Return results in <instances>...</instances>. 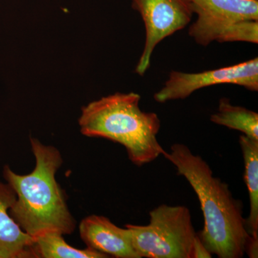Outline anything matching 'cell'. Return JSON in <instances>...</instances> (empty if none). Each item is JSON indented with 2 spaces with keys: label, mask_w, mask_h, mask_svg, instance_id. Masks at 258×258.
I'll return each instance as SVG.
<instances>
[{
  "label": "cell",
  "mask_w": 258,
  "mask_h": 258,
  "mask_svg": "<svg viewBox=\"0 0 258 258\" xmlns=\"http://www.w3.org/2000/svg\"><path fill=\"white\" fill-rule=\"evenodd\" d=\"M164 156L185 177L198 195L204 227L198 232L204 246L219 258H241L245 254L250 235L242 213V204L234 198L228 185L213 175L203 158L187 146L173 144Z\"/></svg>",
  "instance_id": "6da1fadb"
},
{
  "label": "cell",
  "mask_w": 258,
  "mask_h": 258,
  "mask_svg": "<svg viewBox=\"0 0 258 258\" xmlns=\"http://www.w3.org/2000/svg\"><path fill=\"white\" fill-rule=\"evenodd\" d=\"M30 144L35 158L31 173L20 175L8 165L3 169L5 179L17 195L9 210L10 216L33 238L47 232L71 235L76 228V220L55 178L62 164L60 152L53 146L45 145L32 137Z\"/></svg>",
  "instance_id": "7a4b0ae2"
},
{
  "label": "cell",
  "mask_w": 258,
  "mask_h": 258,
  "mask_svg": "<svg viewBox=\"0 0 258 258\" xmlns=\"http://www.w3.org/2000/svg\"><path fill=\"white\" fill-rule=\"evenodd\" d=\"M140 101L138 93H115L88 103L79 120L81 133L120 144L135 165L152 162L165 152L157 139L161 121L142 111Z\"/></svg>",
  "instance_id": "3957f363"
},
{
  "label": "cell",
  "mask_w": 258,
  "mask_h": 258,
  "mask_svg": "<svg viewBox=\"0 0 258 258\" xmlns=\"http://www.w3.org/2000/svg\"><path fill=\"white\" fill-rule=\"evenodd\" d=\"M198 15L189 35L202 46L213 42H258V0H185Z\"/></svg>",
  "instance_id": "277c9868"
},
{
  "label": "cell",
  "mask_w": 258,
  "mask_h": 258,
  "mask_svg": "<svg viewBox=\"0 0 258 258\" xmlns=\"http://www.w3.org/2000/svg\"><path fill=\"white\" fill-rule=\"evenodd\" d=\"M147 225H125L141 258H193L198 238L189 208L161 205L149 212Z\"/></svg>",
  "instance_id": "5b68a950"
},
{
  "label": "cell",
  "mask_w": 258,
  "mask_h": 258,
  "mask_svg": "<svg viewBox=\"0 0 258 258\" xmlns=\"http://www.w3.org/2000/svg\"><path fill=\"white\" fill-rule=\"evenodd\" d=\"M220 84L242 86L251 91H258V58L222 69L200 73L172 71L164 86L154 94L158 103L183 100L202 88Z\"/></svg>",
  "instance_id": "8992f818"
},
{
  "label": "cell",
  "mask_w": 258,
  "mask_h": 258,
  "mask_svg": "<svg viewBox=\"0 0 258 258\" xmlns=\"http://www.w3.org/2000/svg\"><path fill=\"white\" fill-rule=\"evenodd\" d=\"M132 6L140 13L145 25V45L135 70L144 76L158 44L187 26L193 13L185 0H132Z\"/></svg>",
  "instance_id": "52a82bcc"
},
{
  "label": "cell",
  "mask_w": 258,
  "mask_h": 258,
  "mask_svg": "<svg viewBox=\"0 0 258 258\" xmlns=\"http://www.w3.org/2000/svg\"><path fill=\"white\" fill-rule=\"evenodd\" d=\"M79 232L88 248L109 257L141 258L134 249L130 230L118 227L106 217H86L80 223Z\"/></svg>",
  "instance_id": "ba28073f"
},
{
  "label": "cell",
  "mask_w": 258,
  "mask_h": 258,
  "mask_svg": "<svg viewBox=\"0 0 258 258\" xmlns=\"http://www.w3.org/2000/svg\"><path fill=\"white\" fill-rule=\"evenodd\" d=\"M16 199L13 187L8 182L0 181V257H36L35 239L25 233L10 216V209Z\"/></svg>",
  "instance_id": "9c48e42d"
},
{
  "label": "cell",
  "mask_w": 258,
  "mask_h": 258,
  "mask_svg": "<svg viewBox=\"0 0 258 258\" xmlns=\"http://www.w3.org/2000/svg\"><path fill=\"white\" fill-rule=\"evenodd\" d=\"M244 164V179L248 190L249 214L246 218L249 235L258 237V141L241 135L239 139Z\"/></svg>",
  "instance_id": "30bf717a"
},
{
  "label": "cell",
  "mask_w": 258,
  "mask_h": 258,
  "mask_svg": "<svg viewBox=\"0 0 258 258\" xmlns=\"http://www.w3.org/2000/svg\"><path fill=\"white\" fill-rule=\"evenodd\" d=\"M210 120L215 124L239 131L246 137L258 141L257 113L244 107L234 106L228 98L220 100L218 110L210 116Z\"/></svg>",
  "instance_id": "8fae6325"
},
{
  "label": "cell",
  "mask_w": 258,
  "mask_h": 258,
  "mask_svg": "<svg viewBox=\"0 0 258 258\" xmlns=\"http://www.w3.org/2000/svg\"><path fill=\"white\" fill-rule=\"evenodd\" d=\"M35 239L34 251L36 257L43 258H107L109 256L87 247L75 248L64 241L62 234L47 232Z\"/></svg>",
  "instance_id": "7c38bea8"
},
{
  "label": "cell",
  "mask_w": 258,
  "mask_h": 258,
  "mask_svg": "<svg viewBox=\"0 0 258 258\" xmlns=\"http://www.w3.org/2000/svg\"><path fill=\"white\" fill-rule=\"evenodd\" d=\"M212 254L204 246L203 242L200 240V237L195 242L194 247L193 258H211Z\"/></svg>",
  "instance_id": "4fadbf2b"
},
{
  "label": "cell",
  "mask_w": 258,
  "mask_h": 258,
  "mask_svg": "<svg viewBox=\"0 0 258 258\" xmlns=\"http://www.w3.org/2000/svg\"><path fill=\"white\" fill-rule=\"evenodd\" d=\"M245 253L250 258H257L258 257V237H254L250 235L247 247H246Z\"/></svg>",
  "instance_id": "5bb4252c"
},
{
  "label": "cell",
  "mask_w": 258,
  "mask_h": 258,
  "mask_svg": "<svg viewBox=\"0 0 258 258\" xmlns=\"http://www.w3.org/2000/svg\"><path fill=\"white\" fill-rule=\"evenodd\" d=\"M0 258H1V257H0Z\"/></svg>",
  "instance_id": "9a60e30c"
}]
</instances>
